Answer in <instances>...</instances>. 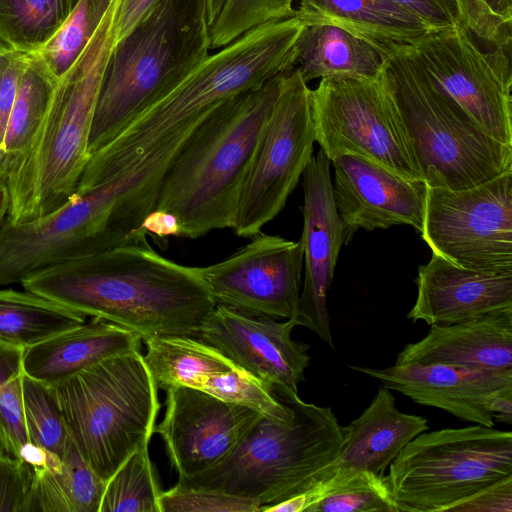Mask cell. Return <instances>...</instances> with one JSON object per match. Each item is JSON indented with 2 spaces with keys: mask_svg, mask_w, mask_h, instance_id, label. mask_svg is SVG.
Returning a JSON list of instances; mask_svg holds the SVG:
<instances>
[{
  "mask_svg": "<svg viewBox=\"0 0 512 512\" xmlns=\"http://www.w3.org/2000/svg\"><path fill=\"white\" fill-rule=\"evenodd\" d=\"M383 476L360 471L341 479L312 512H399Z\"/></svg>",
  "mask_w": 512,
  "mask_h": 512,
  "instance_id": "obj_37",
  "label": "cell"
},
{
  "mask_svg": "<svg viewBox=\"0 0 512 512\" xmlns=\"http://www.w3.org/2000/svg\"><path fill=\"white\" fill-rule=\"evenodd\" d=\"M159 0H119L114 20V44L129 34Z\"/></svg>",
  "mask_w": 512,
  "mask_h": 512,
  "instance_id": "obj_44",
  "label": "cell"
},
{
  "mask_svg": "<svg viewBox=\"0 0 512 512\" xmlns=\"http://www.w3.org/2000/svg\"><path fill=\"white\" fill-rule=\"evenodd\" d=\"M284 399L293 409L290 420L261 417L224 461L176 484L249 499L260 509L311 488L317 473L341 452L343 426L330 407L298 396Z\"/></svg>",
  "mask_w": 512,
  "mask_h": 512,
  "instance_id": "obj_7",
  "label": "cell"
},
{
  "mask_svg": "<svg viewBox=\"0 0 512 512\" xmlns=\"http://www.w3.org/2000/svg\"><path fill=\"white\" fill-rule=\"evenodd\" d=\"M141 340L134 331L92 318L26 348L24 373L54 386L102 360L140 351Z\"/></svg>",
  "mask_w": 512,
  "mask_h": 512,
  "instance_id": "obj_24",
  "label": "cell"
},
{
  "mask_svg": "<svg viewBox=\"0 0 512 512\" xmlns=\"http://www.w3.org/2000/svg\"><path fill=\"white\" fill-rule=\"evenodd\" d=\"M295 68L306 83L314 79H374L387 68L380 47L341 28L306 25L296 42Z\"/></svg>",
  "mask_w": 512,
  "mask_h": 512,
  "instance_id": "obj_26",
  "label": "cell"
},
{
  "mask_svg": "<svg viewBox=\"0 0 512 512\" xmlns=\"http://www.w3.org/2000/svg\"><path fill=\"white\" fill-rule=\"evenodd\" d=\"M110 7L82 53L58 80L28 153L6 180V219L23 223L51 213L75 193L89 161V138L104 70L114 46Z\"/></svg>",
  "mask_w": 512,
  "mask_h": 512,
  "instance_id": "obj_5",
  "label": "cell"
},
{
  "mask_svg": "<svg viewBox=\"0 0 512 512\" xmlns=\"http://www.w3.org/2000/svg\"><path fill=\"white\" fill-rule=\"evenodd\" d=\"M409 363L475 370L512 368V310L449 325H431L426 336L399 352L395 365Z\"/></svg>",
  "mask_w": 512,
  "mask_h": 512,
  "instance_id": "obj_23",
  "label": "cell"
},
{
  "mask_svg": "<svg viewBox=\"0 0 512 512\" xmlns=\"http://www.w3.org/2000/svg\"><path fill=\"white\" fill-rule=\"evenodd\" d=\"M181 146L170 141L120 176L76 191L56 210L0 228V287L71 259L146 242L141 224L155 210L163 177Z\"/></svg>",
  "mask_w": 512,
  "mask_h": 512,
  "instance_id": "obj_3",
  "label": "cell"
},
{
  "mask_svg": "<svg viewBox=\"0 0 512 512\" xmlns=\"http://www.w3.org/2000/svg\"><path fill=\"white\" fill-rule=\"evenodd\" d=\"M23 408L29 442L62 457L71 438L53 386L24 375Z\"/></svg>",
  "mask_w": 512,
  "mask_h": 512,
  "instance_id": "obj_36",
  "label": "cell"
},
{
  "mask_svg": "<svg viewBox=\"0 0 512 512\" xmlns=\"http://www.w3.org/2000/svg\"><path fill=\"white\" fill-rule=\"evenodd\" d=\"M144 361L158 388L201 389L206 380L237 367L213 346L191 336H158L144 340Z\"/></svg>",
  "mask_w": 512,
  "mask_h": 512,
  "instance_id": "obj_29",
  "label": "cell"
},
{
  "mask_svg": "<svg viewBox=\"0 0 512 512\" xmlns=\"http://www.w3.org/2000/svg\"><path fill=\"white\" fill-rule=\"evenodd\" d=\"M414 402L442 409L470 423L494 426L490 397L512 385V368L475 370L445 364L409 363L386 368L351 366Z\"/></svg>",
  "mask_w": 512,
  "mask_h": 512,
  "instance_id": "obj_20",
  "label": "cell"
},
{
  "mask_svg": "<svg viewBox=\"0 0 512 512\" xmlns=\"http://www.w3.org/2000/svg\"><path fill=\"white\" fill-rule=\"evenodd\" d=\"M161 492L144 444L106 481L99 512H160Z\"/></svg>",
  "mask_w": 512,
  "mask_h": 512,
  "instance_id": "obj_32",
  "label": "cell"
},
{
  "mask_svg": "<svg viewBox=\"0 0 512 512\" xmlns=\"http://www.w3.org/2000/svg\"><path fill=\"white\" fill-rule=\"evenodd\" d=\"M463 25L409 44L435 86L487 135L512 147L511 43L483 51Z\"/></svg>",
  "mask_w": 512,
  "mask_h": 512,
  "instance_id": "obj_14",
  "label": "cell"
},
{
  "mask_svg": "<svg viewBox=\"0 0 512 512\" xmlns=\"http://www.w3.org/2000/svg\"><path fill=\"white\" fill-rule=\"evenodd\" d=\"M201 390L273 421L286 422L293 416L291 405L271 385L239 366L208 378Z\"/></svg>",
  "mask_w": 512,
  "mask_h": 512,
  "instance_id": "obj_35",
  "label": "cell"
},
{
  "mask_svg": "<svg viewBox=\"0 0 512 512\" xmlns=\"http://www.w3.org/2000/svg\"><path fill=\"white\" fill-rule=\"evenodd\" d=\"M303 270L301 241L259 233L226 259L199 267L216 304L293 319Z\"/></svg>",
  "mask_w": 512,
  "mask_h": 512,
  "instance_id": "obj_15",
  "label": "cell"
},
{
  "mask_svg": "<svg viewBox=\"0 0 512 512\" xmlns=\"http://www.w3.org/2000/svg\"><path fill=\"white\" fill-rule=\"evenodd\" d=\"M296 1L295 13L305 25H332L378 47L384 43L414 44L438 30L391 0Z\"/></svg>",
  "mask_w": 512,
  "mask_h": 512,
  "instance_id": "obj_25",
  "label": "cell"
},
{
  "mask_svg": "<svg viewBox=\"0 0 512 512\" xmlns=\"http://www.w3.org/2000/svg\"><path fill=\"white\" fill-rule=\"evenodd\" d=\"M22 287L85 317L137 333L196 337L216 303L199 272L147 242L125 244L37 271Z\"/></svg>",
  "mask_w": 512,
  "mask_h": 512,
  "instance_id": "obj_1",
  "label": "cell"
},
{
  "mask_svg": "<svg viewBox=\"0 0 512 512\" xmlns=\"http://www.w3.org/2000/svg\"><path fill=\"white\" fill-rule=\"evenodd\" d=\"M141 232L146 236L152 234L160 239L171 236L179 237V224L175 216L162 210L150 212L141 224Z\"/></svg>",
  "mask_w": 512,
  "mask_h": 512,
  "instance_id": "obj_45",
  "label": "cell"
},
{
  "mask_svg": "<svg viewBox=\"0 0 512 512\" xmlns=\"http://www.w3.org/2000/svg\"><path fill=\"white\" fill-rule=\"evenodd\" d=\"M53 388L72 442L105 482L150 443L161 404L140 351L102 360Z\"/></svg>",
  "mask_w": 512,
  "mask_h": 512,
  "instance_id": "obj_9",
  "label": "cell"
},
{
  "mask_svg": "<svg viewBox=\"0 0 512 512\" xmlns=\"http://www.w3.org/2000/svg\"><path fill=\"white\" fill-rule=\"evenodd\" d=\"M24 350L0 342V450L18 459L29 443L23 408Z\"/></svg>",
  "mask_w": 512,
  "mask_h": 512,
  "instance_id": "obj_33",
  "label": "cell"
},
{
  "mask_svg": "<svg viewBox=\"0 0 512 512\" xmlns=\"http://www.w3.org/2000/svg\"><path fill=\"white\" fill-rule=\"evenodd\" d=\"M78 0H0V40L35 53L62 28Z\"/></svg>",
  "mask_w": 512,
  "mask_h": 512,
  "instance_id": "obj_31",
  "label": "cell"
},
{
  "mask_svg": "<svg viewBox=\"0 0 512 512\" xmlns=\"http://www.w3.org/2000/svg\"><path fill=\"white\" fill-rule=\"evenodd\" d=\"M165 390V416L154 433L164 440L178 478L224 461L262 417L201 389L173 386Z\"/></svg>",
  "mask_w": 512,
  "mask_h": 512,
  "instance_id": "obj_16",
  "label": "cell"
},
{
  "mask_svg": "<svg viewBox=\"0 0 512 512\" xmlns=\"http://www.w3.org/2000/svg\"><path fill=\"white\" fill-rule=\"evenodd\" d=\"M306 25L292 16L258 25L217 49L177 85L148 105L91 154L77 191L110 181L140 162L187 124L225 101L257 89L295 67L296 42Z\"/></svg>",
  "mask_w": 512,
  "mask_h": 512,
  "instance_id": "obj_2",
  "label": "cell"
},
{
  "mask_svg": "<svg viewBox=\"0 0 512 512\" xmlns=\"http://www.w3.org/2000/svg\"><path fill=\"white\" fill-rule=\"evenodd\" d=\"M296 0H226L210 28L211 46L217 50L246 31L295 13Z\"/></svg>",
  "mask_w": 512,
  "mask_h": 512,
  "instance_id": "obj_38",
  "label": "cell"
},
{
  "mask_svg": "<svg viewBox=\"0 0 512 512\" xmlns=\"http://www.w3.org/2000/svg\"><path fill=\"white\" fill-rule=\"evenodd\" d=\"M295 323L216 304L196 338L271 385L282 398L298 396L309 366V345L291 337Z\"/></svg>",
  "mask_w": 512,
  "mask_h": 512,
  "instance_id": "obj_17",
  "label": "cell"
},
{
  "mask_svg": "<svg viewBox=\"0 0 512 512\" xmlns=\"http://www.w3.org/2000/svg\"><path fill=\"white\" fill-rule=\"evenodd\" d=\"M508 26L512 24V0H482Z\"/></svg>",
  "mask_w": 512,
  "mask_h": 512,
  "instance_id": "obj_47",
  "label": "cell"
},
{
  "mask_svg": "<svg viewBox=\"0 0 512 512\" xmlns=\"http://www.w3.org/2000/svg\"><path fill=\"white\" fill-rule=\"evenodd\" d=\"M32 486L31 467L0 450V512H29Z\"/></svg>",
  "mask_w": 512,
  "mask_h": 512,
  "instance_id": "obj_40",
  "label": "cell"
},
{
  "mask_svg": "<svg viewBox=\"0 0 512 512\" xmlns=\"http://www.w3.org/2000/svg\"><path fill=\"white\" fill-rule=\"evenodd\" d=\"M488 407L494 419L506 424L512 423V385L496 391L489 399Z\"/></svg>",
  "mask_w": 512,
  "mask_h": 512,
  "instance_id": "obj_46",
  "label": "cell"
},
{
  "mask_svg": "<svg viewBox=\"0 0 512 512\" xmlns=\"http://www.w3.org/2000/svg\"><path fill=\"white\" fill-rule=\"evenodd\" d=\"M336 209L349 241L358 229L372 231L395 225L422 228L427 185L408 179L362 157L333 158Z\"/></svg>",
  "mask_w": 512,
  "mask_h": 512,
  "instance_id": "obj_19",
  "label": "cell"
},
{
  "mask_svg": "<svg viewBox=\"0 0 512 512\" xmlns=\"http://www.w3.org/2000/svg\"><path fill=\"white\" fill-rule=\"evenodd\" d=\"M32 53L0 47V147L9 115L17 94L20 78L28 66Z\"/></svg>",
  "mask_w": 512,
  "mask_h": 512,
  "instance_id": "obj_41",
  "label": "cell"
},
{
  "mask_svg": "<svg viewBox=\"0 0 512 512\" xmlns=\"http://www.w3.org/2000/svg\"><path fill=\"white\" fill-rule=\"evenodd\" d=\"M457 512H512V475L494 482L458 504Z\"/></svg>",
  "mask_w": 512,
  "mask_h": 512,
  "instance_id": "obj_42",
  "label": "cell"
},
{
  "mask_svg": "<svg viewBox=\"0 0 512 512\" xmlns=\"http://www.w3.org/2000/svg\"><path fill=\"white\" fill-rule=\"evenodd\" d=\"M420 234L454 265L512 270V168L465 189L427 186Z\"/></svg>",
  "mask_w": 512,
  "mask_h": 512,
  "instance_id": "obj_13",
  "label": "cell"
},
{
  "mask_svg": "<svg viewBox=\"0 0 512 512\" xmlns=\"http://www.w3.org/2000/svg\"><path fill=\"white\" fill-rule=\"evenodd\" d=\"M25 290V289H24ZM86 317L30 291L0 289V342L26 349Z\"/></svg>",
  "mask_w": 512,
  "mask_h": 512,
  "instance_id": "obj_30",
  "label": "cell"
},
{
  "mask_svg": "<svg viewBox=\"0 0 512 512\" xmlns=\"http://www.w3.org/2000/svg\"><path fill=\"white\" fill-rule=\"evenodd\" d=\"M160 512H259L255 501L219 491L175 484L159 497Z\"/></svg>",
  "mask_w": 512,
  "mask_h": 512,
  "instance_id": "obj_39",
  "label": "cell"
},
{
  "mask_svg": "<svg viewBox=\"0 0 512 512\" xmlns=\"http://www.w3.org/2000/svg\"><path fill=\"white\" fill-rule=\"evenodd\" d=\"M331 162L320 149L303 172L304 203L301 207L303 230L304 283L298 309L292 319L316 333L335 348L327 308V294L333 279L340 249L350 241L336 209Z\"/></svg>",
  "mask_w": 512,
  "mask_h": 512,
  "instance_id": "obj_18",
  "label": "cell"
},
{
  "mask_svg": "<svg viewBox=\"0 0 512 512\" xmlns=\"http://www.w3.org/2000/svg\"><path fill=\"white\" fill-rule=\"evenodd\" d=\"M310 90L295 67L282 74L238 200L239 237L258 235L281 212L313 156Z\"/></svg>",
  "mask_w": 512,
  "mask_h": 512,
  "instance_id": "obj_12",
  "label": "cell"
},
{
  "mask_svg": "<svg viewBox=\"0 0 512 512\" xmlns=\"http://www.w3.org/2000/svg\"><path fill=\"white\" fill-rule=\"evenodd\" d=\"M1 46H7V45H5V44L0 40V47H1Z\"/></svg>",
  "mask_w": 512,
  "mask_h": 512,
  "instance_id": "obj_50",
  "label": "cell"
},
{
  "mask_svg": "<svg viewBox=\"0 0 512 512\" xmlns=\"http://www.w3.org/2000/svg\"><path fill=\"white\" fill-rule=\"evenodd\" d=\"M310 106L315 142L330 161L356 155L405 178L422 180L387 68L374 79H320L310 90Z\"/></svg>",
  "mask_w": 512,
  "mask_h": 512,
  "instance_id": "obj_11",
  "label": "cell"
},
{
  "mask_svg": "<svg viewBox=\"0 0 512 512\" xmlns=\"http://www.w3.org/2000/svg\"><path fill=\"white\" fill-rule=\"evenodd\" d=\"M33 471L29 512H99L105 481L70 441L62 457L52 456Z\"/></svg>",
  "mask_w": 512,
  "mask_h": 512,
  "instance_id": "obj_27",
  "label": "cell"
},
{
  "mask_svg": "<svg viewBox=\"0 0 512 512\" xmlns=\"http://www.w3.org/2000/svg\"><path fill=\"white\" fill-rule=\"evenodd\" d=\"M226 0H205L206 12L210 27L218 17Z\"/></svg>",
  "mask_w": 512,
  "mask_h": 512,
  "instance_id": "obj_49",
  "label": "cell"
},
{
  "mask_svg": "<svg viewBox=\"0 0 512 512\" xmlns=\"http://www.w3.org/2000/svg\"><path fill=\"white\" fill-rule=\"evenodd\" d=\"M436 29L463 25L456 0H391ZM464 26V25H463Z\"/></svg>",
  "mask_w": 512,
  "mask_h": 512,
  "instance_id": "obj_43",
  "label": "cell"
},
{
  "mask_svg": "<svg viewBox=\"0 0 512 512\" xmlns=\"http://www.w3.org/2000/svg\"><path fill=\"white\" fill-rule=\"evenodd\" d=\"M205 0H159L108 58L89 138L90 156L210 54Z\"/></svg>",
  "mask_w": 512,
  "mask_h": 512,
  "instance_id": "obj_6",
  "label": "cell"
},
{
  "mask_svg": "<svg viewBox=\"0 0 512 512\" xmlns=\"http://www.w3.org/2000/svg\"><path fill=\"white\" fill-rule=\"evenodd\" d=\"M391 391L381 386L360 416L343 426L341 452L315 478L322 499L332 485L357 472L383 475L405 445L428 430L426 418L397 409Z\"/></svg>",
  "mask_w": 512,
  "mask_h": 512,
  "instance_id": "obj_22",
  "label": "cell"
},
{
  "mask_svg": "<svg viewBox=\"0 0 512 512\" xmlns=\"http://www.w3.org/2000/svg\"><path fill=\"white\" fill-rule=\"evenodd\" d=\"M398 112L422 180L465 189L512 168V147L483 132L428 77L409 44H380Z\"/></svg>",
  "mask_w": 512,
  "mask_h": 512,
  "instance_id": "obj_8",
  "label": "cell"
},
{
  "mask_svg": "<svg viewBox=\"0 0 512 512\" xmlns=\"http://www.w3.org/2000/svg\"><path fill=\"white\" fill-rule=\"evenodd\" d=\"M416 301L407 314L413 322L449 325L512 310V270L460 267L432 253L420 265Z\"/></svg>",
  "mask_w": 512,
  "mask_h": 512,
  "instance_id": "obj_21",
  "label": "cell"
},
{
  "mask_svg": "<svg viewBox=\"0 0 512 512\" xmlns=\"http://www.w3.org/2000/svg\"><path fill=\"white\" fill-rule=\"evenodd\" d=\"M115 0H78L59 32L38 52L60 79L72 66Z\"/></svg>",
  "mask_w": 512,
  "mask_h": 512,
  "instance_id": "obj_34",
  "label": "cell"
},
{
  "mask_svg": "<svg viewBox=\"0 0 512 512\" xmlns=\"http://www.w3.org/2000/svg\"><path fill=\"white\" fill-rule=\"evenodd\" d=\"M58 78L38 53H32L18 85L0 147V183L30 150L48 112Z\"/></svg>",
  "mask_w": 512,
  "mask_h": 512,
  "instance_id": "obj_28",
  "label": "cell"
},
{
  "mask_svg": "<svg viewBox=\"0 0 512 512\" xmlns=\"http://www.w3.org/2000/svg\"><path fill=\"white\" fill-rule=\"evenodd\" d=\"M10 208V196L5 182L0 183V228L5 221Z\"/></svg>",
  "mask_w": 512,
  "mask_h": 512,
  "instance_id": "obj_48",
  "label": "cell"
},
{
  "mask_svg": "<svg viewBox=\"0 0 512 512\" xmlns=\"http://www.w3.org/2000/svg\"><path fill=\"white\" fill-rule=\"evenodd\" d=\"M282 74L215 108L191 133L163 177L156 207L178 221L179 237L232 229L241 190Z\"/></svg>",
  "mask_w": 512,
  "mask_h": 512,
  "instance_id": "obj_4",
  "label": "cell"
},
{
  "mask_svg": "<svg viewBox=\"0 0 512 512\" xmlns=\"http://www.w3.org/2000/svg\"><path fill=\"white\" fill-rule=\"evenodd\" d=\"M512 475V433L475 424L422 432L383 476L399 512H446Z\"/></svg>",
  "mask_w": 512,
  "mask_h": 512,
  "instance_id": "obj_10",
  "label": "cell"
}]
</instances>
